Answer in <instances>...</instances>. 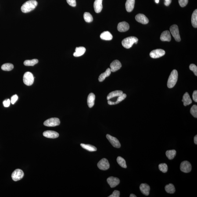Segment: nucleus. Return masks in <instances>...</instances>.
<instances>
[{"label": "nucleus", "mask_w": 197, "mask_h": 197, "mask_svg": "<svg viewBox=\"0 0 197 197\" xmlns=\"http://www.w3.org/2000/svg\"><path fill=\"white\" fill-rule=\"evenodd\" d=\"M37 4L38 3L36 0H30L23 4L21 8V10L22 12L24 13H27L35 9Z\"/></svg>", "instance_id": "nucleus-1"}, {"label": "nucleus", "mask_w": 197, "mask_h": 197, "mask_svg": "<svg viewBox=\"0 0 197 197\" xmlns=\"http://www.w3.org/2000/svg\"><path fill=\"white\" fill-rule=\"evenodd\" d=\"M178 72L177 70L174 69L170 73L168 80L167 86L169 88H172L174 86L178 80Z\"/></svg>", "instance_id": "nucleus-2"}, {"label": "nucleus", "mask_w": 197, "mask_h": 197, "mask_svg": "<svg viewBox=\"0 0 197 197\" xmlns=\"http://www.w3.org/2000/svg\"><path fill=\"white\" fill-rule=\"evenodd\" d=\"M138 39L137 37L131 36L124 38L122 42V45L126 49L131 48L133 44H137L138 41Z\"/></svg>", "instance_id": "nucleus-3"}, {"label": "nucleus", "mask_w": 197, "mask_h": 197, "mask_svg": "<svg viewBox=\"0 0 197 197\" xmlns=\"http://www.w3.org/2000/svg\"><path fill=\"white\" fill-rule=\"evenodd\" d=\"M23 81L24 84L27 86L32 85L34 81V77L32 73L27 72L25 73L23 77Z\"/></svg>", "instance_id": "nucleus-4"}, {"label": "nucleus", "mask_w": 197, "mask_h": 197, "mask_svg": "<svg viewBox=\"0 0 197 197\" xmlns=\"http://www.w3.org/2000/svg\"><path fill=\"white\" fill-rule=\"evenodd\" d=\"M170 33L176 41L180 42L181 41L179 28L176 25H173L170 26Z\"/></svg>", "instance_id": "nucleus-5"}, {"label": "nucleus", "mask_w": 197, "mask_h": 197, "mask_svg": "<svg viewBox=\"0 0 197 197\" xmlns=\"http://www.w3.org/2000/svg\"><path fill=\"white\" fill-rule=\"evenodd\" d=\"M60 123V120L59 118H52L47 119L44 122V124L48 127H55V126H59Z\"/></svg>", "instance_id": "nucleus-6"}, {"label": "nucleus", "mask_w": 197, "mask_h": 197, "mask_svg": "<svg viewBox=\"0 0 197 197\" xmlns=\"http://www.w3.org/2000/svg\"><path fill=\"white\" fill-rule=\"evenodd\" d=\"M24 173L20 169H16L12 172V179L14 181H19L23 178L24 176Z\"/></svg>", "instance_id": "nucleus-7"}, {"label": "nucleus", "mask_w": 197, "mask_h": 197, "mask_svg": "<svg viewBox=\"0 0 197 197\" xmlns=\"http://www.w3.org/2000/svg\"><path fill=\"white\" fill-rule=\"evenodd\" d=\"M180 170L184 173H189L192 170V166L188 161H184L180 164Z\"/></svg>", "instance_id": "nucleus-8"}, {"label": "nucleus", "mask_w": 197, "mask_h": 197, "mask_svg": "<svg viewBox=\"0 0 197 197\" xmlns=\"http://www.w3.org/2000/svg\"><path fill=\"white\" fill-rule=\"evenodd\" d=\"M166 54L165 51L162 49H157L151 51L150 55L153 59H157L163 56Z\"/></svg>", "instance_id": "nucleus-9"}, {"label": "nucleus", "mask_w": 197, "mask_h": 197, "mask_svg": "<svg viewBox=\"0 0 197 197\" xmlns=\"http://www.w3.org/2000/svg\"><path fill=\"white\" fill-rule=\"evenodd\" d=\"M98 167L100 170H105L109 168L110 165L107 159L104 158L99 162Z\"/></svg>", "instance_id": "nucleus-10"}, {"label": "nucleus", "mask_w": 197, "mask_h": 197, "mask_svg": "<svg viewBox=\"0 0 197 197\" xmlns=\"http://www.w3.org/2000/svg\"><path fill=\"white\" fill-rule=\"evenodd\" d=\"M106 138L111 144L112 146L115 148H119L121 146V145L119 140L116 137H112L109 134H107L106 135Z\"/></svg>", "instance_id": "nucleus-11"}, {"label": "nucleus", "mask_w": 197, "mask_h": 197, "mask_svg": "<svg viewBox=\"0 0 197 197\" xmlns=\"http://www.w3.org/2000/svg\"><path fill=\"white\" fill-rule=\"evenodd\" d=\"M135 18L137 22L143 24H147L149 23V19L143 14H138L136 16Z\"/></svg>", "instance_id": "nucleus-12"}, {"label": "nucleus", "mask_w": 197, "mask_h": 197, "mask_svg": "<svg viewBox=\"0 0 197 197\" xmlns=\"http://www.w3.org/2000/svg\"><path fill=\"white\" fill-rule=\"evenodd\" d=\"M107 182L111 188L114 187L120 183V180L117 177H110L107 179Z\"/></svg>", "instance_id": "nucleus-13"}, {"label": "nucleus", "mask_w": 197, "mask_h": 197, "mask_svg": "<svg viewBox=\"0 0 197 197\" xmlns=\"http://www.w3.org/2000/svg\"><path fill=\"white\" fill-rule=\"evenodd\" d=\"M130 26L127 22L123 21L119 23L117 26L118 30L120 32H124L129 30Z\"/></svg>", "instance_id": "nucleus-14"}, {"label": "nucleus", "mask_w": 197, "mask_h": 197, "mask_svg": "<svg viewBox=\"0 0 197 197\" xmlns=\"http://www.w3.org/2000/svg\"><path fill=\"white\" fill-rule=\"evenodd\" d=\"M111 72H114L117 71L122 67L120 62L118 60H115L111 62L110 65Z\"/></svg>", "instance_id": "nucleus-15"}, {"label": "nucleus", "mask_w": 197, "mask_h": 197, "mask_svg": "<svg viewBox=\"0 0 197 197\" xmlns=\"http://www.w3.org/2000/svg\"><path fill=\"white\" fill-rule=\"evenodd\" d=\"M44 137L47 138H56L59 137V134L56 131L48 130L44 131L43 134Z\"/></svg>", "instance_id": "nucleus-16"}, {"label": "nucleus", "mask_w": 197, "mask_h": 197, "mask_svg": "<svg viewBox=\"0 0 197 197\" xmlns=\"http://www.w3.org/2000/svg\"><path fill=\"white\" fill-rule=\"evenodd\" d=\"M140 191L144 195L146 196L149 195L150 187L148 184H141L140 185Z\"/></svg>", "instance_id": "nucleus-17"}, {"label": "nucleus", "mask_w": 197, "mask_h": 197, "mask_svg": "<svg viewBox=\"0 0 197 197\" xmlns=\"http://www.w3.org/2000/svg\"><path fill=\"white\" fill-rule=\"evenodd\" d=\"M160 40L163 41L170 42L171 41V37L170 31L166 30L163 32L161 34Z\"/></svg>", "instance_id": "nucleus-18"}, {"label": "nucleus", "mask_w": 197, "mask_h": 197, "mask_svg": "<svg viewBox=\"0 0 197 197\" xmlns=\"http://www.w3.org/2000/svg\"><path fill=\"white\" fill-rule=\"evenodd\" d=\"M102 0H95L94 3V10L96 13H99L102 10L103 5Z\"/></svg>", "instance_id": "nucleus-19"}, {"label": "nucleus", "mask_w": 197, "mask_h": 197, "mask_svg": "<svg viewBox=\"0 0 197 197\" xmlns=\"http://www.w3.org/2000/svg\"><path fill=\"white\" fill-rule=\"evenodd\" d=\"M135 0H127L125 6L127 12H131L133 10L135 5Z\"/></svg>", "instance_id": "nucleus-20"}, {"label": "nucleus", "mask_w": 197, "mask_h": 197, "mask_svg": "<svg viewBox=\"0 0 197 197\" xmlns=\"http://www.w3.org/2000/svg\"><path fill=\"white\" fill-rule=\"evenodd\" d=\"M95 94L91 93L89 94L87 98V103L89 107L92 108L94 106L95 104Z\"/></svg>", "instance_id": "nucleus-21"}, {"label": "nucleus", "mask_w": 197, "mask_h": 197, "mask_svg": "<svg viewBox=\"0 0 197 197\" xmlns=\"http://www.w3.org/2000/svg\"><path fill=\"white\" fill-rule=\"evenodd\" d=\"M86 51V49L84 47H76L75 52L73 53V55L76 57H78L84 55Z\"/></svg>", "instance_id": "nucleus-22"}, {"label": "nucleus", "mask_w": 197, "mask_h": 197, "mask_svg": "<svg viewBox=\"0 0 197 197\" xmlns=\"http://www.w3.org/2000/svg\"><path fill=\"white\" fill-rule=\"evenodd\" d=\"M182 101L184 105L185 106L192 103V100L190 97L189 94L187 92L184 94Z\"/></svg>", "instance_id": "nucleus-23"}, {"label": "nucleus", "mask_w": 197, "mask_h": 197, "mask_svg": "<svg viewBox=\"0 0 197 197\" xmlns=\"http://www.w3.org/2000/svg\"><path fill=\"white\" fill-rule=\"evenodd\" d=\"M123 94L122 91H120V90H117V91H112V92L109 93L108 94L107 96V99L108 100H109L111 99L115 98L116 97H118L120 96Z\"/></svg>", "instance_id": "nucleus-24"}, {"label": "nucleus", "mask_w": 197, "mask_h": 197, "mask_svg": "<svg viewBox=\"0 0 197 197\" xmlns=\"http://www.w3.org/2000/svg\"><path fill=\"white\" fill-rule=\"evenodd\" d=\"M126 95L125 94H123L122 95L118 97L117 100L115 102H112V101L110 100H108V103L109 105H116V104H118L122 102V101L124 100L126 98Z\"/></svg>", "instance_id": "nucleus-25"}, {"label": "nucleus", "mask_w": 197, "mask_h": 197, "mask_svg": "<svg viewBox=\"0 0 197 197\" xmlns=\"http://www.w3.org/2000/svg\"><path fill=\"white\" fill-rule=\"evenodd\" d=\"M111 70L110 68H108L106 69V71L105 73H102L99 76L98 78V80L100 82H102L105 79L106 77L110 75L111 73Z\"/></svg>", "instance_id": "nucleus-26"}, {"label": "nucleus", "mask_w": 197, "mask_h": 197, "mask_svg": "<svg viewBox=\"0 0 197 197\" xmlns=\"http://www.w3.org/2000/svg\"><path fill=\"white\" fill-rule=\"evenodd\" d=\"M100 37L102 39L109 41L112 39L113 37L112 35L109 31H105L101 33Z\"/></svg>", "instance_id": "nucleus-27"}, {"label": "nucleus", "mask_w": 197, "mask_h": 197, "mask_svg": "<svg viewBox=\"0 0 197 197\" xmlns=\"http://www.w3.org/2000/svg\"><path fill=\"white\" fill-rule=\"evenodd\" d=\"M80 146L83 149L86 150L89 152H95L97 150V148L95 146L92 145H89V144H80Z\"/></svg>", "instance_id": "nucleus-28"}, {"label": "nucleus", "mask_w": 197, "mask_h": 197, "mask_svg": "<svg viewBox=\"0 0 197 197\" xmlns=\"http://www.w3.org/2000/svg\"><path fill=\"white\" fill-rule=\"evenodd\" d=\"M191 23L192 25L194 27H197V10H194L192 14L191 18Z\"/></svg>", "instance_id": "nucleus-29"}, {"label": "nucleus", "mask_w": 197, "mask_h": 197, "mask_svg": "<svg viewBox=\"0 0 197 197\" xmlns=\"http://www.w3.org/2000/svg\"><path fill=\"white\" fill-rule=\"evenodd\" d=\"M165 188L166 191L168 193L174 194L175 192V188L173 184H170L166 185Z\"/></svg>", "instance_id": "nucleus-30"}, {"label": "nucleus", "mask_w": 197, "mask_h": 197, "mask_svg": "<svg viewBox=\"0 0 197 197\" xmlns=\"http://www.w3.org/2000/svg\"><path fill=\"white\" fill-rule=\"evenodd\" d=\"M176 154V151L175 150H172L166 151V155L168 159L172 160L174 158Z\"/></svg>", "instance_id": "nucleus-31"}, {"label": "nucleus", "mask_w": 197, "mask_h": 197, "mask_svg": "<svg viewBox=\"0 0 197 197\" xmlns=\"http://www.w3.org/2000/svg\"><path fill=\"white\" fill-rule=\"evenodd\" d=\"M13 68V65L11 63H5L1 66V69L4 71H10Z\"/></svg>", "instance_id": "nucleus-32"}, {"label": "nucleus", "mask_w": 197, "mask_h": 197, "mask_svg": "<svg viewBox=\"0 0 197 197\" xmlns=\"http://www.w3.org/2000/svg\"><path fill=\"white\" fill-rule=\"evenodd\" d=\"M38 60L36 59H33L31 60H26L25 61L24 64L27 66H33L38 63Z\"/></svg>", "instance_id": "nucleus-33"}, {"label": "nucleus", "mask_w": 197, "mask_h": 197, "mask_svg": "<svg viewBox=\"0 0 197 197\" xmlns=\"http://www.w3.org/2000/svg\"><path fill=\"white\" fill-rule=\"evenodd\" d=\"M117 162L118 164L122 167L126 168H127V165L126 164V162L125 159L121 157H118L117 158Z\"/></svg>", "instance_id": "nucleus-34"}, {"label": "nucleus", "mask_w": 197, "mask_h": 197, "mask_svg": "<svg viewBox=\"0 0 197 197\" xmlns=\"http://www.w3.org/2000/svg\"><path fill=\"white\" fill-rule=\"evenodd\" d=\"M84 18L85 21L88 23H91L93 20L92 15L88 12H85L84 13Z\"/></svg>", "instance_id": "nucleus-35"}, {"label": "nucleus", "mask_w": 197, "mask_h": 197, "mask_svg": "<svg viewBox=\"0 0 197 197\" xmlns=\"http://www.w3.org/2000/svg\"><path fill=\"white\" fill-rule=\"evenodd\" d=\"M159 170L163 173L167 172L168 170V167L167 164L166 163H162L159 164Z\"/></svg>", "instance_id": "nucleus-36"}, {"label": "nucleus", "mask_w": 197, "mask_h": 197, "mask_svg": "<svg viewBox=\"0 0 197 197\" xmlns=\"http://www.w3.org/2000/svg\"><path fill=\"white\" fill-rule=\"evenodd\" d=\"M190 112L191 114L194 117L197 118V106L196 105H193L192 107H191Z\"/></svg>", "instance_id": "nucleus-37"}, {"label": "nucleus", "mask_w": 197, "mask_h": 197, "mask_svg": "<svg viewBox=\"0 0 197 197\" xmlns=\"http://www.w3.org/2000/svg\"><path fill=\"white\" fill-rule=\"evenodd\" d=\"M189 69L194 72V74H195L196 76H197V67L194 64H191L190 65Z\"/></svg>", "instance_id": "nucleus-38"}, {"label": "nucleus", "mask_w": 197, "mask_h": 197, "mask_svg": "<svg viewBox=\"0 0 197 197\" xmlns=\"http://www.w3.org/2000/svg\"><path fill=\"white\" fill-rule=\"evenodd\" d=\"M188 0H179V4L180 6L182 7H184L186 6L188 4Z\"/></svg>", "instance_id": "nucleus-39"}, {"label": "nucleus", "mask_w": 197, "mask_h": 197, "mask_svg": "<svg viewBox=\"0 0 197 197\" xmlns=\"http://www.w3.org/2000/svg\"><path fill=\"white\" fill-rule=\"evenodd\" d=\"M120 196V192L119 191L115 190L111 195L108 196L109 197H119Z\"/></svg>", "instance_id": "nucleus-40"}, {"label": "nucleus", "mask_w": 197, "mask_h": 197, "mask_svg": "<svg viewBox=\"0 0 197 197\" xmlns=\"http://www.w3.org/2000/svg\"><path fill=\"white\" fill-rule=\"evenodd\" d=\"M67 3L70 6L75 7L76 5V0H66Z\"/></svg>", "instance_id": "nucleus-41"}, {"label": "nucleus", "mask_w": 197, "mask_h": 197, "mask_svg": "<svg viewBox=\"0 0 197 197\" xmlns=\"http://www.w3.org/2000/svg\"><path fill=\"white\" fill-rule=\"evenodd\" d=\"M18 99V96L16 95H15L12 96V98H11V102L12 104H14L16 101H17Z\"/></svg>", "instance_id": "nucleus-42"}, {"label": "nucleus", "mask_w": 197, "mask_h": 197, "mask_svg": "<svg viewBox=\"0 0 197 197\" xmlns=\"http://www.w3.org/2000/svg\"><path fill=\"white\" fill-rule=\"evenodd\" d=\"M11 101L9 99H8L4 101L3 102L4 106L5 107H8L10 106Z\"/></svg>", "instance_id": "nucleus-43"}, {"label": "nucleus", "mask_w": 197, "mask_h": 197, "mask_svg": "<svg viewBox=\"0 0 197 197\" xmlns=\"http://www.w3.org/2000/svg\"><path fill=\"white\" fill-rule=\"evenodd\" d=\"M192 98L193 100L195 102H197V91H194L192 95Z\"/></svg>", "instance_id": "nucleus-44"}, {"label": "nucleus", "mask_w": 197, "mask_h": 197, "mask_svg": "<svg viewBox=\"0 0 197 197\" xmlns=\"http://www.w3.org/2000/svg\"><path fill=\"white\" fill-rule=\"evenodd\" d=\"M172 2V0H165L164 5L166 6H169Z\"/></svg>", "instance_id": "nucleus-45"}, {"label": "nucleus", "mask_w": 197, "mask_h": 197, "mask_svg": "<svg viewBox=\"0 0 197 197\" xmlns=\"http://www.w3.org/2000/svg\"><path fill=\"white\" fill-rule=\"evenodd\" d=\"M194 143L196 144L197 145V135H196L194 138Z\"/></svg>", "instance_id": "nucleus-46"}, {"label": "nucleus", "mask_w": 197, "mask_h": 197, "mask_svg": "<svg viewBox=\"0 0 197 197\" xmlns=\"http://www.w3.org/2000/svg\"><path fill=\"white\" fill-rule=\"evenodd\" d=\"M130 197H136L137 196H136L135 195H134V194H130Z\"/></svg>", "instance_id": "nucleus-47"}, {"label": "nucleus", "mask_w": 197, "mask_h": 197, "mask_svg": "<svg viewBox=\"0 0 197 197\" xmlns=\"http://www.w3.org/2000/svg\"><path fill=\"white\" fill-rule=\"evenodd\" d=\"M155 2L156 3H159V0H155Z\"/></svg>", "instance_id": "nucleus-48"}]
</instances>
